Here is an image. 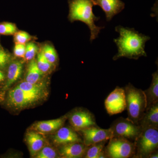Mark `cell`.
I'll list each match as a JSON object with an SVG mask.
<instances>
[{
  "label": "cell",
  "mask_w": 158,
  "mask_h": 158,
  "mask_svg": "<svg viewBox=\"0 0 158 158\" xmlns=\"http://www.w3.org/2000/svg\"><path fill=\"white\" fill-rule=\"evenodd\" d=\"M26 52V45L15 43L14 48V54L16 57L24 58Z\"/></svg>",
  "instance_id": "obj_29"
},
{
  "label": "cell",
  "mask_w": 158,
  "mask_h": 158,
  "mask_svg": "<svg viewBox=\"0 0 158 158\" xmlns=\"http://www.w3.org/2000/svg\"><path fill=\"white\" fill-rule=\"evenodd\" d=\"M152 79L149 88L144 90L147 101V108L158 102V71L152 74Z\"/></svg>",
  "instance_id": "obj_18"
},
{
  "label": "cell",
  "mask_w": 158,
  "mask_h": 158,
  "mask_svg": "<svg viewBox=\"0 0 158 158\" xmlns=\"http://www.w3.org/2000/svg\"><path fill=\"white\" fill-rule=\"evenodd\" d=\"M17 86L24 91L40 96L43 93L44 89V86L43 84L38 83L32 84L26 81L22 82Z\"/></svg>",
  "instance_id": "obj_21"
},
{
  "label": "cell",
  "mask_w": 158,
  "mask_h": 158,
  "mask_svg": "<svg viewBox=\"0 0 158 158\" xmlns=\"http://www.w3.org/2000/svg\"><path fill=\"white\" fill-rule=\"evenodd\" d=\"M138 125L141 129L147 127L158 128V102L146 108Z\"/></svg>",
  "instance_id": "obj_14"
},
{
  "label": "cell",
  "mask_w": 158,
  "mask_h": 158,
  "mask_svg": "<svg viewBox=\"0 0 158 158\" xmlns=\"http://www.w3.org/2000/svg\"><path fill=\"white\" fill-rule=\"evenodd\" d=\"M83 142L87 146L100 141L108 140L113 138L111 129H102L97 126H92L79 131Z\"/></svg>",
  "instance_id": "obj_9"
},
{
  "label": "cell",
  "mask_w": 158,
  "mask_h": 158,
  "mask_svg": "<svg viewBox=\"0 0 158 158\" xmlns=\"http://www.w3.org/2000/svg\"><path fill=\"white\" fill-rule=\"evenodd\" d=\"M35 156L37 158H55L59 157L60 155L53 148L44 146Z\"/></svg>",
  "instance_id": "obj_24"
},
{
  "label": "cell",
  "mask_w": 158,
  "mask_h": 158,
  "mask_svg": "<svg viewBox=\"0 0 158 158\" xmlns=\"http://www.w3.org/2000/svg\"><path fill=\"white\" fill-rule=\"evenodd\" d=\"M67 116L47 121L38 122L34 125V130L43 133L52 132L58 131L63 126Z\"/></svg>",
  "instance_id": "obj_15"
},
{
  "label": "cell",
  "mask_w": 158,
  "mask_h": 158,
  "mask_svg": "<svg viewBox=\"0 0 158 158\" xmlns=\"http://www.w3.org/2000/svg\"><path fill=\"white\" fill-rule=\"evenodd\" d=\"M10 55L0 45V68L4 69L10 60Z\"/></svg>",
  "instance_id": "obj_28"
},
{
  "label": "cell",
  "mask_w": 158,
  "mask_h": 158,
  "mask_svg": "<svg viewBox=\"0 0 158 158\" xmlns=\"http://www.w3.org/2000/svg\"><path fill=\"white\" fill-rule=\"evenodd\" d=\"M105 106L107 113L110 116L122 113L126 110L124 88L117 86L105 100Z\"/></svg>",
  "instance_id": "obj_8"
},
{
  "label": "cell",
  "mask_w": 158,
  "mask_h": 158,
  "mask_svg": "<svg viewBox=\"0 0 158 158\" xmlns=\"http://www.w3.org/2000/svg\"><path fill=\"white\" fill-rule=\"evenodd\" d=\"M44 73L37 66L36 60L34 59L30 61L27 70L26 81L29 83H37L41 80Z\"/></svg>",
  "instance_id": "obj_19"
},
{
  "label": "cell",
  "mask_w": 158,
  "mask_h": 158,
  "mask_svg": "<svg viewBox=\"0 0 158 158\" xmlns=\"http://www.w3.org/2000/svg\"><path fill=\"white\" fill-rule=\"evenodd\" d=\"M69 123L77 131L87 128L97 126L95 116L86 109H79L74 110L67 116Z\"/></svg>",
  "instance_id": "obj_7"
},
{
  "label": "cell",
  "mask_w": 158,
  "mask_h": 158,
  "mask_svg": "<svg viewBox=\"0 0 158 158\" xmlns=\"http://www.w3.org/2000/svg\"><path fill=\"white\" fill-rule=\"evenodd\" d=\"M115 31L119 37L114 39L118 53L113 57V60L123 57L137 60L141 56H147L144 48L145 43L150 39L149 36L139 33L134 28L120 25L116 26Z\"/></svg>",
  "instance_id": "obj_1"
},
{
  "label": "cell",
  "mask_w": 158,
  "mask_h": 158,
  "mask_svg": "<svg viewBox=\"0 0 158 158\" xmlns=\"http://www.w3.org/2000/svg\"><path fill=\"white\" fill-rule=\"evenodd\" d=\"M69 14L68 18L71 22L80 21L88 26L90 31V42L97 38L104 27H98L95 24L100 18L94 14L92 0H68Z\"/></svg>",
  "instance_id": "obj_2"
},
{
  "label": "cell",
  "mask_w": 158,
  "mask_h": 158,
  "mask_svg": "<svg viewBox=\"0 0 158 158\" xmlns=\"http://www.w3.org/2000/svg\"><path fill=\"white\" fill-rule=\"evenodd\" d=\"M53 140L55 144L60 146L74 142H83L81 137L76 131L68 127L63 126L57 131Z\"/></svg>",
  "instance_id": "obj_12"
},
{
  "label": "cell",
  "mask_w": 158,
  "mask_h": 158,
  "mask_svg": "<svg viewBox=\"0 0 158 158\" xmlns=\"http://www.w3.org/2000/svg\"><path fill=\"white\" fill-rule=\"evenodd\" d=\"M104 151L108 158H133L135 152L132 141L122 138L113 137L109 140Z\"/></svg>",
  "instance_id": "obj_5"
},
{
  "label": "cell",
  "mask_w": 158,
  "mask_h": 158,
  "mask_svg": "<svg viewBox=\"0 0 158 158\" xmlns=\"http://www.w3.org/2000/svg\"><path fill=\"white\" fill-rule=\"evenodd\" d=\"M128 117L138 125L147 108V101L144 90L134 87L129 83L124 88Z\"/></svg>",
  "instance_id": "obj_3"
},
{
  "label": "cell",
  "mask_w": 158,
  "mask_h": 158,
  "mask_svg": "<svg viewBox=\"0 0 158 158\" xmlns=\"http://www.w3.org/2000/svg\"><path fill=\"white\" fill-rule=\"evenodd\" d=\"M40 97L24 91L17 86L9 91L7 102L8 104L11 106L23 108L38 100Z\"/></svg>",
  "instance_id": "obj_10"
},
{
  "label": "cell",
  "mask_w": 158,
  "mask_h": 158,
  "mask_svg": "<svg viewBox=\"0 0 158 158\" xmlns=\"http://www.w3.org/2000/svg\"><path fill=\"white\" fill-rule=\"evenodd\" d=\"M23 69V63L20 61H14L10 63L7 72V81L3 90L8 89L19 78L22 73Z\"/></svg>",
  "instance_id": "obj_17"
},
{
  "label": "cell",
  "mask_w": 158,
  "mask_h": 158,
  "mask_svg": "<svg viewBox=\"0 0 158 158\" xmlns=\"http://www.w3.org/2000/svg\"><path fill=\"white\" fill-rule=\"evenodd\" d=\"M87 146L83 142H74L61 145L59 148V154L62 158H83Z\"/></svg>",
  "instance_id": "obj_13"
},
{
  "label": "cell",
  "mask_w": 158,
  "mask_h": 158,
  "mask_svg": "<svg viewBox=\"0 0 158 158\" xmlns=\"http://www.w3.org/2000/svg\"><path fill=\"white\" fill-rule=\"evenodd\" d=\"M0 68V82L3 81L5 79V75Z\"/></svg>",
  "instance_id": "obj_30"
},
{
  "label": "cell",
  "mask_w": 158,
  "mask_h": 158,
  "mask_svg": "<svg viewBox=\"0 0 158 158\" xmlns=\"http://www.w3.org/2000/svg\"><path fill=\"white\" fill-rule=\"evenodd\" d=\"M38 51V47L34 43H28L26 45V52L24 58L27 61L34 59Z\"/></svg>",
  "instance_id": "obj_26"
},
{
  "label": "cell",
  "mask_w": 158,
  "mask_h": 158,
  "mask_svg": "<svg viewBox=\"0 0 158 158\" xmlns=\"http://www.w3.org/2000/svg\"><path fill=\"white\" fill-rule=\"evenodd\" d=\"M17 32L16 26L11 23H0V34L1 35H13Z\"/></svg>",
  "instance_id": "obj_25"
},
{
  "label": "cell",
  "mask_w": 158,
  "mask_h": 158,
  "mask_svg": "<svg viewBox=\"0 0 158 158\" xmlns=\"http://www.w3.org/2000/svg\"><path fill=\"white\" fill-rule=\"evenodd\" d=\"M158 158V151L154 152L152 153L150 155L148 158Z\"/></svg>",
  "instance_id": "obj_31"
},
{
  "label": "cell",
  "mask_w": 158,
  "mask_h": 158,
  "mask_svg": "<svg viewBox=\"0 0 158 158\" xmlns=\"http://www.w3.org/2000/svg\"><path fill=\"white\" fill-rule=\"evenodd\" d=\"M94 6H100L106 14L107 21L110 22L114 16L124 9L125 3L121 0H92Z\"/></svg>",
  "instance_id": "obj_11"
},
{
  "label": "cell",
  "mask_w": 158,
  "mask_h": 158,
  "mask_svg": "<svg viewBox=\"0 0 158 158\" xmlns=\"http://www.w3.org/2000/svg\"><path fill=\"white\" fill-rule=\"evenodd\" d=\"M135 152L133 158H148L152 153L158 151V128L142 129L140 135L134 141Z\"/></svg>",
  "instance_id": "obj_4"
},
{
  "label": "cell",
  "mask_w": 158,
  "mask_h": 158,
  "mask_svg": "<svg viewBox=\"0 0 158 158\" xmlns=\"http://www.w3.org/2000/svg\"><path fill=\"white\" fill-rule=\"evenodd\" d=\"M110 128L113 132V138H124L134 142L142 130L140 125L123 117H119L113 122Z\"/></svg>",
  "instance_id": "obj_6"
},
{
  "label": "cell",
  "mask_w": 158,
  "mask_h": 158,
  "mask_svg": "<svg viewBox=\"0 0 158 158\" xmlns=\"http://www.w3.org/2000/svg\"><path fill=\"white\" fill-rule=\"evenodd\" d=\"M108 140L100 141L87 146L83 158H98L104 150L105 145Z\"/></svg>",
  "instance_id": "obj_20"
},
{
  "label": "cell",
  "mask_w": 158,
  "mask_h": 158,
  "mask_svg": "<svg viewBox=\"0 0 158 158\" xmlns=\"http://www.w3.org/2000/svg\"><path fill=\"white\" fill-rule=\"evenodd\" d=\"M36 62L38 68L44 74L48 72L53 65L47 60L41 52L38 54Z\"/></svg>",
  "instance_id": "obj_23"
},
{
  "label": "cell",
  "mask_w": 158,
  "mask_h": 158,
  "mask_svg": "<svg viewBox=\"0 0 158 158\" xmlns=\"http://www.w3.org/2000/svg\"><path fill=\"white\" fill-rule=\"evenodd\" d=\"M26 140L32 156H35L44 146V138L38 133L28 132L26 135Z\"/></svg>",
  "instance_id": "obj_16"
},
{
  "label": "cell",
  "mask_w": 158,
  "mask_h": 158,
  "mask_svg": "<svg viewBox=\"0 0 158 158\" xmlns=\"http://www.w3.org/2000/svg\"><path fill=\"white\" fill-rule=\"evenodd\" d=\"M43 55L49 62L54 65L58 61V56L56 51L53 46L49 44H46L43 47Z\"/></svg>",
  "instance_id": "obj_22"
},
{
  "label": "cell",
  "mask_w": 158,
  "mask_h": 158,
  "mask_svg": "<svg viewBox=\"0 0 158 158\" xmlns=\"http://www.w3.org/2000/svg\"><path fill=\"white\" fill-rule=\"evenodd\" d=\"M14 34L15 41L16 43L25 44L32 38L28 33L23 31L16 32Z\"/></svg>",
  "instance_id": "obj_27"
}]
</instances>
